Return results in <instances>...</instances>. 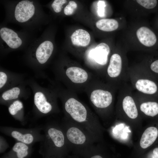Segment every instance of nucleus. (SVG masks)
<instances>
[{
  "label": "nucleus",
  "instance_id": "0eeeda50",
  "mask_svg": "<svg viewBox=\"0 0 158 158\" xmlns=\"http://www.w3.org/2000/svg\"><path fill=\"white\" fill-rule=\"evenodd\" d=\"M0 131L4 134L11 137L18 142L32 145L37 142H41L44 139V135L41 133L42 127L30 128H14L2 126Z\"/></svg>",
  "mask_w": 158,
  "mask_h": 158
},
{
  "label": "nucleus",
  "instance_id": "f257e3e1",
  "mask_svg": "<svg viewBox=\"0 0 158 158\" xmlns=\"http://www.w3.org/2000/svg\"><path fill=\"white\" fill-rule=\"evenodd\" d=\"M61 94L64 118L86 130L98 142L102 141L103 128L97 116L68 90Z\"/></svg>",
  "mask_w": 158,
  "mask_h": 158
},
{
  "label": "nucleus",
  "instance_id": "2eb2a0df",
  "mask_svg": "<svg viewBox=\"0 0 158 158\" xmlns=\"http://www.w3.org/2000/svg\"><path fill=\"white\" fill-rule=\"evenodd\" d=\"M1 38L11 48L16 49L21 44L22 41L17 34L11 29L6 28H3L0 30Z\"/></svg>",
  "mask_w": 158,
  "mask_h": 158
},
{
  "label": "nucleus",
  "instance_id": "4468645a",
  "mask_svg": "<svg viewBox=\"0 0 158 158\" xmlns=\"http://www.w3.org/2000/svg\"><path fill=\"white\" fill-rule=\"evenodd\" d=\"M82 158H118L114 152L103 143L99 142Z\"/></svg>",
  "mask_w": 158,
  "mask_h": 158
},
{
  "label": "nucleus",
  "instance_id": "1a4fd4ad",
  "mask_svg": "<svg viewBox=\"0 0 158 158\" xmlns=\"http://www.w3.org/2000/svg\"><path fill=\"white\" fill-rule=\"evenodd\" d=\"M141 116L154 117L158 115V102L155 99L158 97L145 95L133 92Z\"/></svg>",
  "mask_w": 158,
  "mask_h": 158
},
{
  "label": "nucleus",
  "instance_id": "dca6fc26",
  "mask_svg": "<svg viewBox=\"0 0 158 158\" xmlns=\"http://www.w3.org/2000/svg\"><path fill=\"white\" fill-rule=\"evenodd\" d=\"M136 34L139 41L145 46H152L156 42L157 38L154 33L146 27L140 28L137 31Z\"/></svg>",
  "mask_w": 158,
  "mask_h": 158
},
{
  "label": "nucleus",
  "instance_id": "f3484780",
  "mask_svg": "<svg viewBox=\"0 0 158 158\" xmlns=\"http://www.w3.org/2000/svg\"><path fill=\"white\" fill-rule=\"evenodd\" d=\"M53 49V43L50 41H46L40 44L36 52L38 62L42 64L45 63L51 55Z\"/></svg>",
  "mask_w": 158,
  "mask_h": 158
},
{
  "label": "nucleus",
  "instance_id": "9b49d317",
  "mask_svg": "<svg viewBox=\"0 0 158 158\" xmlns=\"http://www.w3.org/2000/svg\"><path fill=\"white\" fill-rule=\"evenodd\" d=\"M158 136V130L154 126L147 128L143 132L140 139L139 145L135 150L137 158L142 155L151 146Z\"/></svg>",
  "mask_w": 158,
  "mask_h": 158
},
{
  "label": "nucleus",
  "instance_id": "a878e982",
  "mask_svg": "<svg viewBox=\"0 0 158 158\" xmlns=\"http://www.w3.org/2000/svg\"><path fill=\"white\" fill-rule=\"evenodd\" d=\"M66 2V0H55L51 4V6L55 12L59 13L61 11L62 5Z\"/></svg>",
  "mask_w": 158,
  "mask_h": 158
},
{
  "label": "nucleus",
  "instance_id": "6e6552de",
  "mask_svg": "<svg viewBox=\"0 0 158 158\" xmlns=\"http://www.w3.org/2000/svg\"><path fill=\"white\" fill-rule=\"evenodd\" d=\"M110 53L109 46L104 43L98 44L95 49L91 50L87 54V58L95 63L94 70L96 76L104 80L108 56ZM92 62V63H93Z\"/></svg>",
  "mask_w": 158,
  "mask_h": 158
},
{
  "label": "nucleus",
  "instance_id": "6ab92c4d",
  "mask_svg": "<svg viewBox=\"0 0 158 158\" xmlns=\"http://www.w3.org/2000/svg\"><path fill=\"white\" fill-rule=\"evenodd\" d=\"M23 105L21 102L16 100L10 104L8 107L9 113L15 119L23 124L25 123L26 121L23 112Z\"/></svg>",
  "mask_w": 158,
  "mask_h": 158
},
{
  "label": "nucleus",
  "instance_id": "bb28decb",
  "mask_svg": "<svg viewBox=\"0 0 158 158\" xmlns=\"http://www.w3.org/2000/svg\"><path fill=\"white\" fill-rule=\"evenodd\" d=\"M0 152L1 153L9 147V145L5 139L1 136H0Z\"/></svg>",
  "mask_w": 158,
  "mask_h": 158
},
{
  "label": "nucleus",
  "instance_id": "ddd939ff",
  "mask_svg": "<svg viewBox=\"0 0 158 158\" xmlns=\"http://www.w3.org/2000/svg\"><path fill=\"white\" fill-rule=\"evenodd\" d=\"M32 146L17 141L9 151L0 158H29L32 152Z\"/></svg>",
  "mask_w": 158,
  "mask_h": 158
},
{
  "label": "nucleus",
  "instance_id": "f03ea898",
  "mask_svg": "<svg viewBox=\"0 0 158 158\" xmlns=\"http://www.w3.org/2000/svg\"><path fill=\"white\" fill-rule=\"evenodd\" d=\"M118 90L97 76L85 88L91 105L103 121L109 120L115 114L114 105Z\"/></svg>",
  "mask_w": 158,
  "mask_h": 158
},
{
  "label": "nucleus",
  "instance_id": "20e7f679",
  "mask_svg": "<svg viewBox=\"0 0 158 158\" xmlns=\"http://www.w3.org/2000/svg\"><path fill=\"white\" fill-rule=\"evenodd\" d=\"M60 124L70 151L74 155L82 157L99 142L86 130L69 120L63 118Z\"/></svg>",
  "mask_w": 158,
  "mask_h": 158
},
{
  "label": "nucleus",
  "instance_id": "393cba45",
  "mask_svg": "<svg viewBox=\"0 0 158 158\" xmlns=\"http://www.w3.org/2000/svg\"><path fill=\"white\" fill-rule=\"evenodd\" d=\"M137 158H158V147H155L148 152H145Z\"/></svg>",
  "mask_w": 158,
  "mask_h": 158
},
{
  "label": "nucleus",
  "instance_id": "cd10ccee",
  "mask_svg": "<svg viewBox=\"0 0 158 158\" xmlns=\"http://www.w3.org/2000/svg\"><path fill=\"white\" fill-rule=\"evenodd\" d=\"M7 79L6 74L4 72H0V88L1 89L6 84Z\"/></svg>",
  "mask_w": 158,
  "mask_h": 158
},
{
  "label": "nucleus",
  "instance_id": "39448f33",
  "mask_svg": "<svg viewBox=\"0 0 158 158\" xmlns=\"http://www.w3.org/2000/svg\"><path fill=\"white\" fill-rule=\"evenodd\" d=\"M116 105L115 114L116 117L126 121H135L140 119L133 89L127 83L119 87Z\"/></svg>",
  "mask_w": 158,
  "mask_h": 158
},
{
  "label": "nucleus",
  "instance_id": "7c9ffc66",
  "mask_svg": "<svg viewBox=\"0 0 158 158\" xmlns=\"http://www.w3.org/2000/svg\"><path fill=\"white\" fill-rule=\"evenodd\" d=\"M118 158H119L118 157Z\"/></svg>",
  "mask_w": 158,
  "mask_h": 158
},
{
  "label": "nucleus",
  "instance_id": "c85d7f7f",
  "mask_svg": "<svg viewBox=\"0 0 158 158\" xmlns=\"http://www.w3.org/2000/svg\"><path fill=\"white\" fill-rule=\"evenodd\" d=\"M103 2L102 1H99L98 4L99 6L98 7V13H99V16H102L103 15V13L104 8L103 7H104V4L103 3Z\"/></svg>",
  "mask_w": 158,
  "mask_h": 158
},
{
  "label": "nucleus",
  "instance_id": "5701e85b",
  "mask_svg": "<svg viewBox=\"0 0 158 158\" xmlns=\"http://www.w3.org/2000/svg\"><path fill=\"white\" fill-rule=\"evenodd\" d=\"M77 7L76 3L73 1H70L64 9V14L66 15L72 14Z\"/></svg>",
  "mask_w": 158,
  "mask_h": 158
},
{
  "label": "nucleus",
  "instance_id": "412c9836",
  "mask_svg": "<svg viewBox=\"0 0 158 158\" xmlns=\"http://www.w3.org/2000/svg\"><path fill=\"white\" fill-rule=\"evenodd\" d=\"M20 93V89L18 87H15L4 92L1 97L4 101H8L18 98Z\"/></svg>",
  "mask_w": 158,
  "mask_h": 158
},
{
  "label": "nucleus",
  "instance_id": "b1692460",
  "mask_svg": "<svg viewBox=\"0 0 158 158\" xmlns=\"http://www.w3.org/2000/svg\"><path fill=\"white\" fill-rule=\"evenodd\" d=\"M145 68L156 78L157 76H158V59L153 62L150 65L149 68Z\"/></svg>",
  "mask_w": 158,
  "mask_h": 158
},
{
  "label": "nucleus",
  "instance_id": "4be33fe9",
  "mask_svg": "<svg viewBox=\"0 0 158 158\" xmlns=\"http://www.w3.org/2000/svg\"><path fill=\"white\" fill-rule=\"evenodd\" d=\"M136 1L144 7L149 9L155 7L157 2L156 0H137Z\"/></svg>",
  "mask_w": 158,
  "mask_h": 158
},
{
  "label": "nucleus",
  "instance_id": "f8f14e48",
  "mask_svg": "<svg viewBox=\"0 0 158 158\" xmlns=\"http://www.w3.org/2000/svg\"><path fill=\"white\" fill-rule=\"evenodd\" d=\"M35 11V8L32 2L22 1L18 4L16 7L15 17L19 22H25L32 16Z\"/></svg>",
  "mask_w": 158,
  "mask_h": 158
},
{
  "label": "nucleus",
  "instance_id": "7ed1b4c3",
  "mask_svg": "<svg viewBox=\"0 0 158 158\" xmlns=\"http://www.w3.org/2000/svg\"><path fill=\"white\" fill-rule=\"evenodd\" d=\"M44 138L39 153L43 158H65L70 152L65 134L60 125L52 121L42 127Z\"/></svg>",
  "mask_w": 158,
  "mask_h": 158
},
{
  "label": "nucleus",
  "instance_id": "423d86ee",
  "mask_svg": "<svg viewBox=\"0 0 158 158\" xmlns=\"http://www.w3.org/2000/svg\"><path fill=\"white\" fill-rule=\"evenodd\" d=\"M129 80L133 89L139 93L158 97V85L156 78L144 68H130Z\"/></svg>",
  "mask_w": 158,
  "mask_h": 158
},
{
  "label": "nucleus",
  "instance_id": "a211bd4d",
  "mask_svg": "<svg viewBox=\"0 0 158 158\" xmlns=\"http://www.w3.org/2000/svg\"><path fill=\"white\" fill-rule=\"evenodd\" d=\"M71 40L73 45L78 47H86L90 44L91 37L87 31L82 29H79L72 33Z\"/></svg>",
  "mask_w": 158,
  "mask_h": 158
},
{
  "label": "nucleus",
  "instance_id": "aec40b11",
  "mask_svg": "<svg viewBox=\"0 0 158 158\" xmlns=\"http://www.w3.org/2000/svg\"><path fill=\"white\" fill-rule=\"evenodd\" d=\"M97 28L100 30L110 32L117 29L118 26L117 21L111 18H104L99 20L96 23Z\"/></svg>",
  "mask_w": 158,
  "mask_h": 158
},
{
  "label": "nucleus",
  "instance_id": "9d476101",
  "mask_svg": "<svg viewBox=\"0 0 158 158\" xmlns=\"http://www.w3.org/2000/svg\"><path fill=\"white\" fill-rule=\"evenodd\" d=\"M34 102L35 107L40 115L58 113L59 112L56 98L49 99L41 92L35 94Z\"/></svg>",
  "mask_w": 158,
  "mask_h": 158
},
{
  "label": "nucleus",
  "instance_id": "c756f323",
  "mask_svg": "<svg viewBox=\"0 0 158 158\" xmlns=\"http://www.w3.org/2000/svg\"><path fill=\"white\" fill-rule=\"evenodd\" d=\"M67 158H80L79 157L74 155L72 156H68Z\"/></svg>",
  "mask_w": 158,
  "mask_h": 158
}]
</instances>
